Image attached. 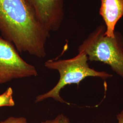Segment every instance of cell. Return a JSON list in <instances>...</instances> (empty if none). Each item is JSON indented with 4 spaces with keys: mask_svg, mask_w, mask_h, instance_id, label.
<instances>
[{
    "mask_svg": "<svg viewBox=\"0 0 123 123\" xmlns=\"http://www.w3.org/2000/svg\"><path fill=\"white\" fill-rule=\"evenodd\" d=\"M0 32L18 52L38 58L46 56L50 33L25 0H0Z\"/></svg>",
    "mask_w": 123,
    "mask_h": 123,
    "instance_id": "cell-1",
    "label": "cell"
},
{
    "mask_svg": "<svg viewBox=\"0 0 123 123\" xmlns=\"http://www.w3.org/2000/svg\"><path fill=\"white\" fill-rule=\"evenodd\" d=\"M88 60V57L84 53H79L77 56L70 59L59 60L50 59L45 62L44 66L46 68L58 72L59 79L50 90L37 95L36 98V103L51 98L60 103L69 104L63 99L60 94L62 89L67 85L72 84L79 85L82 81L89 77L105 79L113 76L106 72H98L90 68Z\"/></svg>",
    "mask_w": 123,
    "mask_h": 123,
    "instance_id": "cell-2",
    "label": "cell"
},
{
    "mask_svg": "<svg viewBox=\"0 0 123 123\" xmlns=\"http://www.w3.org/2000/svg\"><path fill=\"white\" fill-rule=\"evenodd\" d=\"M105 26L101 25L80 45L79 53H84L91 61L109 65L123 79V38L115 32L113 37L105 34Z\"/></svg>",
    "mask_w": 123,
    "mask_h": 123,
    "instance_id": "cell-3",
    "label": "cell"
},
{
    "mask_svg": "<svg viewBox=\"0 0 123 123\" xmlns=\"http://www.w3.org/2000/svg\"><path fill=\"white\" fill-rule=\"evenodd\" d=\"M37 75L35 67L20 56L12 43L0 37V84Z\"/></svg>",
    "mask_w": 123,
    "mask_h": 123,
    "instance_id": "cell-4",
    "label": "cell"
},
{
    "mask_svg": "<svg viewBox=\"0 0 123 123\" xmlns=\"http://www.w3.org/2000/svg\"><path fill=\"white\" fill-rule=\"evenodd\" d=\"M49 33L58 30L64 17V0H25Z\"/></svg>",
    "mask_w": 123,
    "mask_h": 123,
    "instance_id": "cell-5",
    "label": "cell"
},
{
    "mask_svg": "<svg viewBox=\"0 0 123 123\" xmlns=\"http://www.w3.org/2000/svg\"><path fill=\"white\" fill-rule=\"evenodd\" d=\"M99 14L105 25V34L113 37L115 28L123 16V0H101Z\"/></svg>",
    "mask_w": 123,
    "mask_h": 123,
    "instance_id": "cell-6",
    "label": "cell"
},
{
    "mask_svg": "<svg viewBox=\"0 0 123 123\" xmlns=\"http://www.w3.org/2000/svg\"><path fill=\"white\" fill-rule=\"evenodd\" d=\"M15 105L13 89L11 87H9L0 95V107H13Z\"/></svg>",
    "mask_w": 123,
    "mask_h": 123,
    "instance_id": "cell-7",
    "label": "cell"
},
{
    "mask_svg": "<svg viewBox=\"0 0 123 123\" xmlns=\"http://www.w3.org/2000/svg\"><path fill=\"white\" fill-rule=\"evenodd\" d=\"M42 123H70V121L66 116L63 114H60L53 120H47Z\"/></svg>",
    "mask_w": 123,
    "mask_h": 123,
    "instance_id": "cell-8",
    "label": "cell"
},
{
    "mask_svg": "<svg viewBox=\"0 0 123 123\" xmlns=\"http://www.w3.org/2000/svg\"><path fill=\"white\" fill-rule=\"evenodd\" d=\"M0 123H28L26 119L24 117H11Z\"/></svg>",
    "mask_w": 123,
    "mask_h": 123,
    "instance_id": "cell-9",
    "label": "cell"
},
{
    "mask_svg": "<svg viewBox=\"0 0 123 123\" xmlns=\"http://www.w3.org/2000/svg\"><path fill=\"white\" fill-rule=\"evenodd\" d=\"M118 123H123V110L117 115Z\"/></svg>",
    "mask_w": 123,
    "mask_h": 123,
    "instance_id": "cell-10",
    "label": "cell"
}]
</instances>
